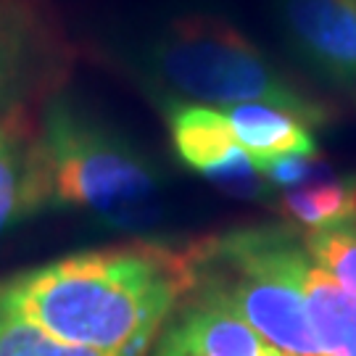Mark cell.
Here are the masks:
<instances>
[{"instance_id":"cell-7","label":"cell","mask_w":356,"mask_h":356,"mask_svg":"<svg viewBox=\"0 0 356 356\" xmlns=\"http://www.w3.org/2000/svg\"><path fill=\"white\" fill-rule=\"evenodd\" d=\"M164 116L172 148L182 164L235 195H269L272 185L264 172L243 153L225 111L195 103L164 101Z\"/></svg>"},{"instance_id":"cell-8","label":"cell","mask_w":356,"mask_h":356,"mask_svg":"<svg viewBox=\"0 0 356 356\" xmlns=\"http://www.w3.org/2000/svg\"><path fill=\"white\" fill-rule=\"evenodd\" d=\"M53 209L51 172L35 106L0 116V235Z\"/></svg>"},{"instance_id":"cell-2","label":"cell","mask_w":356,"mask_h":356,"mask_svg":"<svg viewBox=\"0 0 356 356\" xmlns=\"http://www.w3.org/2000/svg\"><path fill=\"white\" fill-rule=\"evenodd\" d=\"M140 69L161 103H195L219 111L267 103L312 129L332 127L341 119L327 98L275 64L241 26L209 13H188L159 29L143 51Z\"/></svg>"},{"instance_id":"cell-5","label":"cell","mask_w":356,"mask_h":356,"mask_svg":"<svg viewBox=\"0 0 356 356\" xmlns=\"http://www.w3.org/2000/svg\"><path fill=\"white\" fill-rule=\"evenodd\" d=\"M275 24L293 61L356 108V0H275Z\"/></svg>"},{"instance_id":"cell-11","label":"cell","mask_w":356,"mask_h":356,"mask_svg":"<svg viewBox=\"0 0 356 356\" xmlns=\"http://www.w3.org/2000/svg\"><path fill=\"white\" fill-rule=\"evenodd\" d=\"M277 209L296 229L314 232L356 219V175L332 177L330 172L301 188L282 191Z\"/></svg>"},{"instance_id":"cell-13","label":"cell","mask_w":356,"mask_h":356,"mask_svg":"<svg viewBox=\"0 0 356 356\" xmlns=\"http://www.w3.org/2000/svg\"><path fill=\"white\" fill-rule=\"evenodd\" d=\"M0 356H95L76 348V346L61 343L53 335L42 332L38 325L24 319L6 298L0 285Z\"/></svg>"},{"instance_id":"cell-12","label":"cell","mask_w":356,"mask_h":356,"mask_svg":"<svg viewBox=\"0 0 356 356\" xmlns=\"http://www.w3.org/2000/svg\"><path fill=\"white\" fill-rule=\"evenodd\" d=\"M304 248L322 272L356 296V219L304 232Z\"/></svg>"},{"instance_id":"cell-10","label":"cell","mask_w":356,"mask_h":356,"mask_svg":"<svg viewBox=\"0 0 356 356\" xmlns=\"http://www.w3.org/2000/svg\"><path fill=\"white\" fill-rule=\"evenodd\" d=\"M309 319L322 356H356V296L306 259L301 269Z\"/></svg>"},{"instance_id":"cell-3","label":"cell","mask_w":356,"mask_h":356,"mask_svg":"<svg viewBox=\"0 0 356 356\" xmlns=\"http://www.w3.org/2000/svg\"><path fill=\"white\" fill-rule=\"evenodd\" d=\"M306 259L293 225L229 229L191 245V291L232 309L280 354L322 356L301 288Z\"/></svg>"},{"instance_id":"cell-4","label":"cell","mask_w":356,"mask_h":356,"mask_svg":"<svg viewBox=\"0 0 356 356\" xmlns=\"http://www.w3.org/2000/svg\"><path fill=\"white\" fill-rule=\"evenodd\" d=\"M40 138L51 172L53 209H76L114 225L151 211L161 175L151 159L66 90L40 106Z\"/></svg>"},{"instance_id":"cell-9","label":"cell","mask_w":356,"mask_h":356,"mask_svg":"<svg viewBox=\"0 0 356 356\" xmlns=\"http://www.w3.org/2000/svg\"><path fill=\"white\" fill-rule=\"evenodd\" d=\"M243 153L259 172H267L275 161L296 153H317L314 129L298 116L267 103H243L225 111Z\"/></svg>"},{"instance_id":"cell-1","label":"cell","mask_w":356,"mask_h":356,"mask_svg":"<svg viewBox=\"0 0 356 356\" xmlns=\"http://www.w3.org/2000/svg\"><path fill=\"white\" fill-rule=\"evenodd\" d=\"M8 304L56 341L95 356H143L193 288L191 248L127 243L0 280Z\"/></svg>"},{"instance_id":"cell-6","label":"cell","mask_w":356,"mask_h":356,"mask_svg":"<svg viewBox=\"0 0 356 356\" xmlns=\"http://www.w3.org/2000/svg\"><path fill=\"white\" fill-rule=\"evenodd\" d=\"M64 61V45L38 0H0V116L56 92Z\"/></svg>"}]
</instances>
